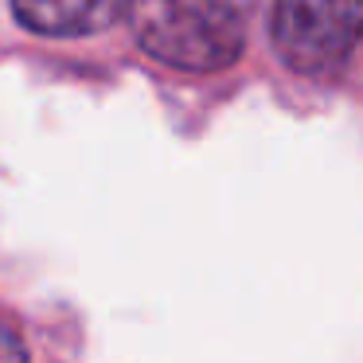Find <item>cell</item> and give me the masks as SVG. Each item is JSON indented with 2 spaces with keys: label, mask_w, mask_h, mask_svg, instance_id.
I'll return each instance as SVG.
<instances>
[{
  "label": "cell",
  "mask_w": 363,
  "mask_h": 363,
  "mask_svg": "<svg viewBox=\"0 0 363 363\" xmlns=\"http://www.w3.org/2000/svg\"><path fill=\"white\" fill-rule=\"evenodd\" d=\"M254 0H129V28L145 55L176 71H227L250 32Z\"/></svg>",
  "instance_id": "obj_1"
},
{
  "label": "cell",
  "mask_w": 363,
  "mask_h": 363,
  "mask_svg": "<svg viewBox=\"0 0 363 363\" xmlns=\"http://www.w3.org/2000/svg\"><path fill=\"white\" fill-rule=\"evenodd\" d=\"M0 363H28V352H24V340L16 336L12 324L0 320Z\"/></svg>",
  "instance_id": "obj_4"
},
{
  "label": "cell",
  "mask_w": 363,
  "mask_h": 363,
  "mask_svg": "<svg viewBox=\"0 0 363 363\" xmlns=\"http://www.w3.org/2000/svg\"><path fill=\"white\" fill-rule=\"evenodd\" d=\"M269 43L289 71L332 79L363 43V0H274Z\"/></svg>",
  "instance_id": "obj_2"
},
{
  "label": "cell",
  "mask_w": 363,
  "mask_h": 363,
  "mask_svg": "<svg viewBox=\"0 0 363 363\" xmlns=\"http://www.w3.org/2000/svg\"><path fill=\"white\" fill-rule=\"evenodd\" d=\"M129 0H12L20 28L51 40H79L113 28L125 16Z\"/></svg>",
  "instance_id": "obj_3"
}]
</instances>
